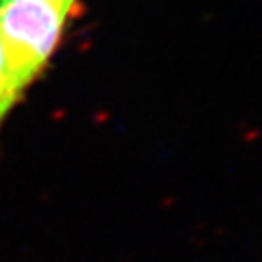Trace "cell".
<instances>
[{"label":"cell","instance_id":"7a4b0ae2","mask_svg":"<svg viewBox=\"0 0 262 262\" xmlns=\"http://www.w3.org/2000/svg\"><path fill=\"white\" fill-rule=\"evenodd\" d=\"M20 97L22 91L16 88L15 80L9 75L4 53L0 49V126H2V122H4L9 111L15 107V104L20 100Z\"/></svg>","mask_w":262,"mask_h":262},{"label":"cell","instance_id":"6da1fadb","mask_svg":"<svg viewBox=\"0 0 262 262\" xmlns=\"http://www.w3.org/2000/svg\"><path fill=\"white\" fill-rule=\"evenodd\" d=\"M77 0H0V49L24 93L57 51Z\"/></svg>","mask_w":262,"mask_h":262}]
</instances>
